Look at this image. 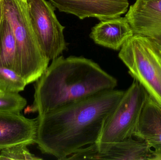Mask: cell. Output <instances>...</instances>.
<instances>
[{
  "label": "cell",
  "mask_w": 161,
  "mask_h": 160,
  "mask_svg": "<svg viewBox=\"0 0 161 160\" xmlns=\"http://www.w3.org/2000/svg\"><path fill=\"white\" fill-rule=\"evenodd\" d=\"M60 12L72 14L80 19L93 17L100 20L121 17L127 12L128 0H50Z\"/></svg>",
  "instance_id": "9c48e42d"
},
{
  "label": "cell",
  "mask_w": 161,
  "mask_h": 160,
  "mask_svg": "<svg viewBox=\"0 0 161 160\" xmlns=\"http://www.w3.org/2000/svg\"><path fill=\"white\" fill-rule=\"evenodd\" d=\"M125 91H105L37 116L36 143L42 153L66 160L97 142L108 116Z\"/></svg>",
  "instance_id": "6da1fadb"
},
{
  "label": "cell",
  "mask_w": 161,
  "mask_h": 160,
  "mask_svg": "<svg viewBox=\"0 0 161 160\" xmlns=\"http://www.w3.org/2000/svg\"><path fill=\"white\" fill-rule=\"evenodd\" d=\"M3 14L13 30L17 54L14 70L27 85L36 81L47 69L50 60L40 45L26 2L3 0Z\"/></svg>",
  "instance_id": "3957f363"
},
{
  "label": "cell",
  "mask_w": 161,
  "mask_h": 160,
  "mask_svg": "<svg viewBox=\"0 0 161 160\" xmlns=\"http://www.w3.org/2000/svg\"><path fill=\"white\" fill-rule=\"evenodd\" d=\"M26 104V99L19 93L0 92V112H20Z\"/></svg>",
  "instance_id": "9a60e30c"
},
{
  "label": "cell",
  "mask_w": 161,
  "mask_h": 160,
  "mask_svg": "<svg viewBox=\"0 0 161 160\" xmlns=\"http://www.w3.org/2000/svg\"><path fill=\"white\" fill-rule=\"evenodd\" d=\"M21 1H24V2H26V0H21Z\"/></svg>",
  "instance_id": "ac0fdd59"
},
{
  "label": "cell",
  "mask_w": 161,
  "mask_h": 160,
  "mask_svg": "<svg viewBox=\"0 0 161 160\" xmlns=\"http://www.w3.org/2000/svg\"><path fill=\"white\" fill-rule=\"evenodd\" d=\"M117 85L116 79L92 60L82 57L59 56L53 60L36 81L31 111L42 115L114 90Z\"/></svg>",
  "instance_id": "7a4b0ae2"
},
{
  "label": "cell",
  "mask_w": 161,
  "mask_h": 160,
  "mask_svg": "<svg viewBox=\"0 0 161 160\" xmlns=\"http://www.w3.org/2000/svg\"><path fill=\"white\" fill-rule=\"evenodd\" d=\"M27 84L24 78L14 70L0 66V90L4 93H19Z\"/></svg>",
  "instance_id": "5bb4252c"
},
{
  "label": "cell",
  "mask_w": 161,
  "mask_h": 160,
  "mask_svg": "<svg viewBox=\"0 0 161 160\" xmlns=\"http://www.w3.org/2000/svg\"><path fill=\"white\" fill-rule=\"evenodd\" d=\"M3 0L0 1V27H1V23L3 17Z\"/></svg>",
  "instance_id": "e0dca14e"
},
{
  "label": "cell",
  "mask_w": 161,
  "mask_h": 160,
  "mask_svg": "<svg viewBox=\"0 0 161 160\" xmlns=\"http://www.w3.org/2000/svg\"><path fill=\"white\" fill-rule=\"evenodd\" d=\"M125 17L134 35L147 38L161 51V0H136Z\"/></svg>",
  "instance_id": "ba28073f"
},
{
  "label": "cell",
  "mask_w": 161,
  "mask_h": 160,
  "mask_svg": "<svg viewBox=\"0 0 161 160\" xmlns=\"http://www.w3.org/2000/svg\"><path fill=\"white\" fill-rule=\"evenodd\" d=\"M16 54L17 44L15 36L3 14L0 27V66L14 70Z\"/></svg>",
  "instance_id": "4fadbf2b"
},
{
  "label": "cell",
  "mask_w": 161,
  "mask_h": 160,
  "mask_svg": "<svg viewBox=\"0 0 161 160\" xmlns=\"http://www.w3.org/2000/svg\"><path fill=\"white\" fill-rule=\"evenodd\" d=\"M0 1H1V0H0Z\"/></svg>",
  "instance_id": "d6986e66"
},
{
  "label": "cell",
  "mask_w": 161,
  "mask_h": 160,
  "mask_svg": "<svg viewBox=\"0 0 161 160\" xmlns=\"http://www.w3.org/2000/svg\"><path fill=\"white\" fill-rule=\"evenodd\" d=\"M84 159L154 160L153 151L142 140L133 137L110 143H95L82 151Z\"/></svg>",
  "instance_id": "52a82bcc"
},
{
  "label": "cell",
  "mask_w": 161,
  "mask_h": 160,
  "mask_svg": "<svg viewBox=\"0 0 161 160\" xmlns=\"http://www.w3.org/2000/svg\"><path fill=\"white\" fill-rule=\"evenodd\" d=\"M148 95L140 83L134 80L105 121L97 142L110 143L132 137Z\"/></svg>",
  "instance_id": "5b68a950"
},
{
  "label": "cell",
  "mask_w": 161,
  "mask_h": 160,
  "mask_svg": "<svg viewBox=\"0 0 161 160\" xmlns=\"http://www.w3.org/2000/svg\"><path fill=\"white\" fill-rule=\"evenodd\" d=\"M130 76L161 106V51L151 40L133 35L118 54Z\"/></svg>",
  "instance_id": "277c9868"
},
{
  "label": "cell",
  "mask_w": 161,
  "mask_h": 160,
  "mask_svg": "<svg viewBox=\"0 0 161 160\" xmlns=\"http://www.w3.org/2000/svg\"><path fill=\"white\" fill-rule=\"evenodd\" d=\"M27 147L25 145L19 144L2 149L0 151V160H42L30 153Z\"/></svg>",
  "instance_id": "2e32d148"
},
{
  "label": "cell",
  "mask_w": 161,
  "mask_h": 160,
  "mask_svg": "<svg viewBox=\"0 0 161 160\" xmlns=\"http://www.w3.org/2000/svg\"><path fill=\"white\" fill-rule=\"evenodd\" d=\"M134 35L125 17H117L100 21L94 26L90 37L96 44L115 50Z\"/></svg>",
  "instance_id": "7c38bea8"
},
{
  "label": "cell",
  "mask_w": 161,
  "mask_h": 160,
  "mask_svg": "<svg viewBox=\"0 0 161 160\" xmlns=\"http://www.w3.org/2000/svg\"><path fill=\"white\" fill-rule=\"evenodd\" d=\"M37 117L29 119L17 112H0V151L16 145L36 143Z\"/></svg>",
  "instance_id": "30bf717a"
},
{
  "label": "cell",
  "mask_w": 161,
  "mask_h": 160,
  "mask_svg": "<svg viewBox=\"0 0 161 160\" xmlns=\"http://www.w3.org/2000/svg\"><path fill=\"white\" fill-rule=\"evenodd\" d=\"M29 16L41 47L49 60L59 56L67 48L65 27L58 21L55 7L45 0H26Z\"/></svg>",
  "instance_id": "8992f818"
},
{
  "label": "cell",
  "mask_w": 161,
  "mask_h": 160,
  "mask_svg": "<svg viewBox=\"0 0 161 160\" xmlns=\"http://www.w3.org/2000/svg\"><path fill=\"white\" fill-rule=\"evenodd\" d=\"M132 137L145 142L161 160V106L148 95Z\"/></svg>",
  "instance_id": "8fae6325"
}]
</instances>
